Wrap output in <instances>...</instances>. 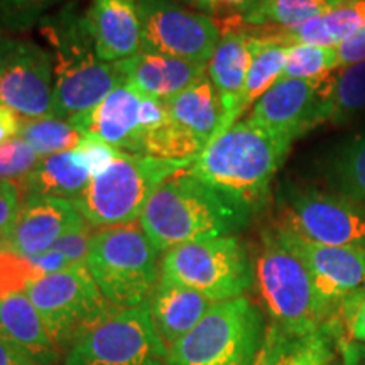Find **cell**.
<instances>
[{"mask_svg": "<svg viewBox=\"0 0 365 365\" xmlns=\"http://www.w3.org/2000/svg\"><path fill=\"white\" fill-rule=\"evenodd\" d=\"M44 277L33 259L22 257L12 250L0 247V299L24 293L31 282Z\"/></svg>", "mask_w": 365, "mask_h": 365, "instance_id": "cell-34", "label": "cell"}, {"mask_svg": "<svg viewBox=\"0 0 365 365\" xmlns=\"http://www.w3.org/2000/svg\"><path fill=\"white\" fill-rule=\"evenodd\" d=\"M122 86L156 100H168L207 75L208 65L186 61L166 54L140 51L124 61H117Z\"/></svg>", "mask_w": 365, "mask_h": 365, "instance_id": "cell-19", "label": "cell"}, {"mask_svg": "<svg viewBox=\"0 0 365 365\" xmlns=\"http://www.w3.org/2000/svg\"><path fill=\"white\" fill-rule=\"evenodd\" d=\"M83 19L103 63L124 61L144 51L137 0H93Z\"/></svg>", "mask_w": 365, "mask_h": 365, "instance_id": "cell-18", "label": "cell"}, {"mask_svg": "<svg viewBox=\"0 0 365 365\" xmlns=\"http://www.w3.org/2000/svg\"><path fill=\"white\" fill-rule=\"evenodd\" d=\"M252 261L254 284L272 325L291 333H312L330 322L307 266L287 247L276 227L261 232Z\"/></svg>", "mask_w": 365, "mask_h": 365, "instance_id": "cell-4", "label": "cell"}, {"mask_svg": "<svg viewBox=\"0 0 365 365\" xmlns=\"http://www.w3.org/2000/svg\"><path fill=\"white\" fill-rule=\"evenodd\" d=\"M250 36L252 34L242 31L223 33L208 61L207 73L218 91L223 112L215 137L239 122L242 115V91L250 66Z\"/></svg>", "mask_w": 365, "mask_h": 365, "instance_id": "cell-20", "label": "cell"}, {"mask_svg": "<svg viewBox=\"0 0 365 365\" xmlns=\"http://www.w3.org/2000/svg\"><path fill=\"white\" fill-rule=\"evenodd\" d=\"M168 118L170 113L161 100L118 86L97 107L68 120L86 139L102 140L122 153L140 156L144 135Z\"/></svg>", "mask_w": 365, "mask_h": 365, "instance_id": "cell-15", "label": "cell"}, {"mask_svg": "<svg viewBox=\"0 0 365 365\" xmlns=\"http://www.w3.org/2000/svg\"><path fill=\"white\" fill-rule=\"evenodd\" d=\"M340 68L336 48L313 44H287L286 66L281 78L323 80Z\"/></svg>", "mask_w": 365, "mask_h": 365, "instance_id": "cell-33", "label": "cell"}, {"mask_svg": "<svg viewBox=\"0 0 365 365\" xmlns=\"http://www.w3.org/2000/svg\"><path fill=\"white\" fill-rule=\"evenodd\" d=\"M63 0H0V19L7 26L22 27L33 26L43 14Z\"/></svg>", "mask_w": 365, "mask_h": 365, "instance_id": "cell-36", "label": "cell"}, {"mask_svg": "<svg viewBox=\"0 0 365 365\" xmlns=\"http://www.w3.org/2000/svg\"><path fill=\"white\" fill-rule=\"evenodd\" d=\"M0 335L41 365H58L61 352L46 330L43 318L26 293L0 299Z\"/></svg>", "mask_w": 365, "mask_h": 365, "instance_id": "cell-23", "label": "cell"}, {"mask_svg": "<svg viewBox=\"0 0 365 365\" xmlns=\"http://www.w3.org/2000/svg\"><path fill=\"white\" fill-rule=\"evenodd\" d=\"M0 105L22 118L56 117L51 51L24 39H0Z\"/></svg>", "mask_w": 365, "mask_h": 365, "instance_id": "cell-14", "label": "cell"}, {"mask_svg": "<svg viewBox=\"0 0 365 365\" xmlns=\"http://www.w3.org/2000/svg\"><path fill=\"white\" fill-rule=\"evenodd\" d=\"M161 277L222 303L242 298L252 287L254 261L235 235L191 242L164 252Z\"/></svg>", "mask_w": 365, "mask_h": 365, "instance_id": "cell-8", "label": "cell"}, {"mask_svg": "<svg viewBox=\"0 0 365 365\" xmlns=\"http://www.w3.org/2000/svg\"><path fill=\"white\" fill-rule=\"evenodd\" d=\"M17 137L29 144L39 154V158L75 149L83 139V135L73 127L68 118L59 117L22 118Z\"/></svg>", "mask_w": 365, "mask_h": 365, "instance_id": "cell-31", "label": "cell"}, {"mask_svg": "<svg viewBox=\"0 0 365 365\" xmlns=\"http://www.w3.org/2000/svg\"><path fill=\"white\" fill-rule=\"evenodd\" d=\"M276 227L313 244L365 250L364 205L314 186L281 190Z\"/></svg>", "mask_w": 365, "mask_h": 365, "instance_id": "cell-10", "label": "cell"}, {"mask_svg": "<svg viewBox=\"0 0 365 365\" xmlns=\"http://www.w3.org/2000/svg\"><path fill=\"white\" fill-rule=\"evenodd\" d=\"M159 250L135 223L100 228L91 237L86 267L118 309L149 303L161 281Z\"/></svg>", "mask_w": 365, "mask_h": 365, "instance_id": "cell-5", "label": "cell"}, {"mask_svg": "<svg viewBox=\"0 0 365 365\" xmlns=\"http://www.w3.org/2000/svg\"><path fill=\"white\" fill-rule=\"evenodd\" d=\"M213 304L198 291L161 277L149 299V312L158 336L170 349L198 325Z\"/></svg>", "mask_w": 365, "mask_h": 365, "instance_id": "cell-22", "label": "cell"}, {"mask_svg": "<svg viewBox=\"0 0 365 365\" xmlns=\"http://www.w3.org/2000/svg\"><path fill=\"white\" fill-rule=\"evenodd\" d=\"M345 365H365V345H354L345 341L340 344Z\"/></svg>", "mask_w": 365, "mask_h": 365, "instance_id": "cell-46", "label": "cell"}, {"mask_svg": "<svg viewBox=\"0 0 365 365\" xmlns=\"http://www.w3.org/2000/svg\"><path fill=\"white\" fill-rule=\"evenodd\" d=\"M188 161L159 159L120 153L107 170L91 178L78 198L73 200L91 227L107 228L134 223L159 185L190 168Z\"/></svg>", "mask_w": 365, "mask_h": 365, "instance_id": "cell-6", "label": "cell"}, {"mask_svg": "<svg viewBox=\"0 0 365 365\" xmlns=\"http://www.w3.org/2000/svg\"><path fill=\"white\" fill-rule=\"evenodd\" d=\"M39 154L21 137L0 145V180L19 181L39 163Z\"/></svg>", "mask_w": 365, "mask_h": 365, "instance_id": "cell-35", "label": "cell"}, {"mask_svg": "<svg viewBox=\"0 0 365 365\" xmlns=\"http://www.w3.org/2000/svg\"><path fill=\"white\" fill-rule=\"evenodd\" d=\"M276 227V225H274ZM286 245L307 266L314 291L330 319L346 301L365 293V250L313 244L276 227Z\"/></svg>", "mask_w": 365, "mask_h": 365, "instance_id": "cell-16", "label": "cell"}, {"mask_svg": "<svg viewBox=\"0 0 365 365\" xmlns=\"http://www.w3.org/2000/svg\"><path fill=\"white\" fill-rule=\"evenodd\" d=\"M341 2L344 0H262L240 19L250 26H277L281 31L296 29L330 12Z\"/></svg>", "mask_w": 365, "mask_h": 365, "instance_id": "cell-29", "label": "cell"}, {"mask_svg": "<svg viewBox=\"0 0 365 365\" xmlns=\"http://www.w3.org/2000/svg\"><path fill=\"white\" fill-rule=\"evenodd\" d=\"M205 148L207 144L202 139L170 117L164 124L154 127L144 135L140 156L154 158L159 161L193 163Z\"/></svg>", "mask_w": 365, "mask_h": 365, "instance_id": "cell-30", "label": "cell"}, {"mask_svg": "<svg viewBox=\"0 0 365 365\" xmlns=\"http://www.w3.org/2000/svg\"><path fill=\"white\" fill-rule=\"evenodd\" d=\"M29 259H33L36 267L39 269L43 276H49V274L61 272V271H65V269L73 267L71 264L68 262V259L65 257V255L56 252V250H53V249H49L48 252L36 255V257H29Z\"/></svg>", "mask_w": 365, "mask_h": 365, "instance_id": "cell-43", "label": "cell"}, {"mask_svg": "<svg viewBox=\"0 0 365 365\" xmlns=\"http://www.w3.org/2000/svg\"><path fill=\"white\" fill-rule=\"evenodd\" d=\"M73 150L76 153L81 164L91 173V178L107 170L115 161L118 154L122 153V150L112 148V145L105 144L102 140L86 139V137H83L81 143Z\"/></svg>", "mask_w": 365, "mask_h": 365, "instance_id": "cell-37", "label": "cell"}, {"mask_svg": "<svg viewBox=\"0 0 365 365\" xmlns=\"http://www.w3.org/2000/svg\"><path fill=\"white\" fill-rule=\"evenodd\" d=\"M289 149L245 118L210 140L186 170L254 213L266 205L271 182Z\"/></svg>", "mask_w": 365, "mask_h": 365, "instance_id": "cell-2", "label": "cell"}, {"mask_svg": "<svg viewBox=\"0 0 365 365\" xmlns=\"http://www.w3.org/2000/svg\"><path fill=\"white\" fill-rule=\"evenodd\" d=\"M166 357L145 303L117 309L91 327L68 349L63 365H164Z\"/></svg>", "mask_w": 365, "mask_h": 365, "instance_id": "cell-11", "label": "cell"}, {"mask_svg": "<svg viewBox=\"0 0 365 365\" xmlns=\"http://www.w3.org/2000/svg\"><path fill=\"white\" fill-rule=\"evenodd\" d=\"M341 333L339 322H328L312 333H291L271 325L254 365H333V339Z\"/></svg>", "mask_w": 365, "mask_h": 365, "instance_id": "cell-21", "label": "cell"}, {"mask_svg": "<svg viewBox=\"0 0 365 365\" xmlns=\"http://www.w3.org/2000/svg\"><path fill=\"white\" fill-rule=\"evenodd\" d=\"M164 108L173 120L208 144L222 122V103L208 73L193 81L175 97L163 100Z\"/></svg>", "mask_w": 365, "mask_h": 365, "instance_id": "cell-25", "label": "cell"}, {"mask_svg": "<svg viewBox=\"0 0 365 365\" xmlns=\"http://www.w3.org/2000/svg\"><path fill=\"white\" fill-rule=\"evenodd\" d=\"M24 293L61 354L118 309L98 289L86 262L41 277L31 282Z\"/></svg>", "mask_w": 365, "mask_h": 365, "instance_id": "cell-9", "label": "cell"}, {"mask_svg": "<svg viewBox=\"0 0 365 365\" xmlns=\"http://www.w3.org/2000/svg\"><path fill=\"white\" fill-rule=\"evenodd\" d=\"M252 212L182 170L159 185L139 218L159 252L191 242L234 235Z\"/></svg>", "mask_w": 365, "mask_h": 365, "instance_id": "cell-1", "label": "cell"}, {"mask_svg": "<svg viewBox=\"0 0 365 365\" xmlns=\"http://www.w3.org/2000/svg\"><path fill=\"white\" fill-rule=\"evenodd\" d=\"M336 53H339L340 68L352 66L365 61V27L357 31L352 38L344 41L336 48Z\"/></svg>", "mask_w": 365, "mask_h": 365, "instance_id": "cell-41", "label": "cell"}, {"mask_svg": "<svg viewBox=\"0 0 365 365\" xmlns=\"http://www.w3.org/2000/svg\"><path fill=\"white\" fill-rule=\"evenodd\" d=\"M137 9L144 51L208 65L222 38L212 17L171 0H137Z\"/></svg>", "mask_w": 365, "mask_h": 365, "instance_id": "cell-13", "label": "cell"}, {"mask_svg": "<svg viewBox=\"0 0 365 365\" xmlns=\"http://www.w3.org/2000/svg\"><path fill=\"white\" fill-rule=\"evenodd\" d=\"M91 181V173L81 164L75 150L41 158L29 175L17 182L22 198L26 196H53L76 200Z\"/></svg>", "mask_w": 365, "mask_h": 365, "instance_id": "cell-24", "label": "cell"}, {"mask_svg": "<svg viewBox=\"0 0 365 365\" xmlns=\"http://www.w3.org/2000/svg\"><path fill=\"white\" fill-rule=\"evenodd\" d=\"M264 335L262 313L252 301H222L168 349L164 365H254Z\"/></svg>", "mask_w": 365, "mask_h": 365, "instance_id": "cell-7", "label": "cell"}, {"mask_svg": "<svg viewBox=\"0 0 365 365\" xmlns=\"http://www.w3.org/2000/svg\"><path fill=\"white\" fill-rule=\"evenodd\" d=\"M41 34L51 48L56 117L81 115L124 83L117 63L97 56L83 17L61 12L44 19Z\"/></svg>", "mask_w": 365, "mask_h": 365, "instance_id": "cell-3", "label": "cell"}, {"mask_svg": "<svg viewBox=\"0 0 365 365\" xmlns=\"http://www.w3.org/2000/svg\"><path fill=\"white\" fill-rule=\"evenodd\" d=\"M333 76L323 80L281 78L250 112V120L282 144L293 143L331 115Z\"/></svg>", "mask_w": 365, "mask_h": 365, "instance_id": "cell-12", "label": "cell"}, {"mask_svg": "<svg viewBox=\"0 0 365 365\" xmlns=\"http://www.w3.org/2000/svg\"><path fill=\"white\" fill-rule=\"evenodd\" d=\"M22 195L16 181L0 180V232L7 230L12 225L14 218L21 208Z\"/></svg>", "mask_w": 365, "mask_h": 365, "instance_id": "cell-40", "label": "cell"}, {"mask_svg": "<svg viewBox=\"0 0 365 365\" xmlns=\"http://www.w3.org/2000/svg\"><path fill=\"white\" fill-rule=\"evenodd\" d=\"M0 244H2V232H0Z\"/></svg>", "mask_w": 365, "mask_h": 365, "instance_id": "cell-47", "label": "cell"}, {"mask_svg": "<svg viewBox=\"0 0 365 365\" xmlns=\"http://www.w3.org/2000/svg\"><path fill=\"white\" fill-rule=\"evenodd\" d=\"M286 56L287 44L281 43L276 36H250V66L242 91V113L281 80Z\"/></svg>", "mask_w": 365, "mask_h": 365, "instance_id": "cell-27", "label": "cell"}, {"mask_svg": "<svg viewBox=\"0 0 365 365\" xmlns=\"http://www.w3.org/2000/svg\"><path fill=\"white\" fill-rule=\"evenodd\" d=\"M362 27H365V0H344L340 6L307 24L296 29L279 31L276 38L284 44L339 48Z\"/></svg>", "mask_w": 365, "mask_h": 365, "instance_id": "cell-26", "label": "cell"}, {"mask_svg": "<svg viewBox=\"0 0 365 365\" xmlns=\"http://www.w3.org/2000/svg\"><path fill=\"white\" fill-rule=\"evenodd\" d=\"M91 237H93L91 225L85 223L83 227L76 228V230H73L65 237H61V239L53 245V250H56V252L65 255L71 266L85 264L86 257H88Z\"/></svg>", "mask_w": 365, "mask_h": 365, "instance_id": "cell-38", "label": "cell"}, {"mask_svg": "<svg viewBox=\"0 0 365 365\" xmlns=\"http://www.w3.org/2000/svg\"><path fill=\"white\" fill-rule=\"evenodd\" d=\"M191 7L212 16H239L244 17L252 12L262 0H185Z\"/></svg>", "mask_w": 365, "mask_h": 365, "instance_id": "cell-39", "label": "cell"}, {"mask_svg": "<svg viewBox=\"0 0 365 365\" xmlns=\"http://www.w3.org/2000/svg\"><path fill=\"white\" fill-rule=\"evenodd\" d=\"M85 223V218L71 200L26 196L12 225L4 232L0 247L22 257H36L48 252L61 237Z\"/></svg>", "mask_w": 365, "mask_h": 365, "instance_id": "cell-17", "label": "cell"}, {"mask_svg": "<svg viewBox=\"0 0 365 365\" xmlns=\"http://www.w3.org/2000/svg\"><path fill=\"white\" fill-rule=\"evenodd\" d=\"M365 112V61L346 66L333 78L331 115L333 125H344Z\"/></svg>", "mask_w": 365, "mask_h": 365, "instance_id": "cell-32", "label": "cell"}, {"mask_svg": "<svg viewBox=\"0 0 365 365\" xmlns=\"http://www.w3.org/2000/svg\"><path fill=\"white\" fill-rule=\"evenodd\" d=\"M349 336L359 344L365 345V294L355 307L349 319Z\"/></svg>", "mask_w": 365, "mask_h": 365, "instance_id": "cell-45", "label": "cell"}, {"mask_svg": "<svg viewBox=\"0 0 365 365\" xmlns=\"http://www.w3.org/2000/svg\"><path fill=\"white\" fill-rule=\"evenodd\" d=\"M22 117L17 115L11 108L0 105V145L16 139L19 135Z\"/></svg>", "mask_w": 365, "mask_h": 365, "instance_id": "cell-44", "label": "cell"}, {"mask_svg": "<svg viewBox=\"0 0 365 365\" xmlns=\"http://www.w3.org/2000/svg\"><path fill=\"white\" fill-rule=\"evenodd\" d=\"M327 180L333 193L365 203V134L349 139L333 153Z\"/></svg>", "mask_w": 365, "mask_h": 365, "instance_id": "cell-28", "label": "cell"}, {"mask_svg": "<svg viewBox=\"0 0 365 365\" xmlns=\"http://www.w3.org/2000/svg\"><path fill=\"white\" fill-rule=\"evenodd\" d=\"M0 365H41L11 340L0 335Z\"/></svg>", "mask_w": 365, "mask_h": 365, "instance_id": "cell-42", "label": "cell"}]
</instances>
